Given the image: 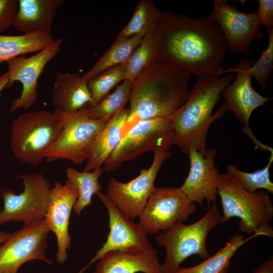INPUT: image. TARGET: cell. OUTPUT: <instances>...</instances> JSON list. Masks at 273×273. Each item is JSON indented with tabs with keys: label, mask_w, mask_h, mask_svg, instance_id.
Here are the masks:
<instances>
[{
	"label": "cell",
	"mask_w": 273,
	"mask_h": 273,
	"mask_svg": "<svg viewBox=\"0 0 273 273\" xmlns=\"http://www.w3.org/2000/svg\"><path fill=\"white\" fill-rule=\"evenodd\" d=\"M154 37L162 61L198 78L221 75L228 45L221 29L208 16L194 18L161 12Z\"/></svg>",
	"instance_id": "6da1fadb"
},
{
	"label": "cell",
	"mask_w": 273,
	"mask_h": 273,
	"mask_svg": "<svg viewBox=\"0 0 273 273\" xmlns=\"http://www.w3.org/2000/svg\"><path fill=\"white\" fill-rule=\"evenodd\" d=\"M191 74L156 58L132 83L122 137L140 120L171 117L188 97Z\"/></svg>",
	"instance_id": "7a4b0ae2"
},
{
	"label": "cell",
	"mask_w": 273,
	"mask_h": 273,
	"mask_svg": "<svg viewBox=\"0 0 273 273\" xmlns=\"http://www.w3.org/2000/svg\"><path fill=\"white\" fill-rule=\"evenodd\" d=\"M230 73L198 78L183 106L171 116L173 145L188 154L191 149L205 154L206 136L211 124L226 112L222 104L215 114L214 108L221 99L223 89L233 80Z\"/></svg>",
	"instance_id": "3957f363"
},
{
	"label": "cell",
	"mask_w": 273,
	"mask_h": 273,
	"mask_svg": "<svg viewBox=\"0 0 273 273\" xmlns=\"http://www.w3.org/2000/svg\"><path fill=\"white\" fill-rule=\"evenodd\" d=\"M217 194L222 210L220 223L238 217L240 219L238 227L241 232L273 237V228L270 224L273 217V204L267 192H247L236 176L228 172L220 175Z\"/></svg>",
	"instance_id": "277c9868"
},
{
	"label": "cell",
	"mask_w": 273,
	"mask_h": 273,
	"mask_svg": "<svg viewBox=\"0 0 273 273\" xmlns=\"http://www.w3.org/2000/svg\"><path fill=\"white\" fill-rule=\"evenodd\" d=\"M62 129L54 111L39 110L20 114L11 125L10 143L14 156L26 165L38 166Z\"/></svg>",
	"instance_id": "5b68a950"
},
{
	"label": "cell",
	"mask_w": 273,
	"mask_h": 273,
	"mask_svg": "<svg viewBox=\"0 0 273 273\" xmlns=\"http://www.w3.org/2000/svg\"><path fill=\"white\" fill-rule=\"evenodd\" d=\"M220 216L217 204L212 202L205 215L196 222L190 224L177 222L157 234L155 240L166 251L161 265L162 273H176L182 262L192 255H198L204 259L209 257L207 237L220 223Z\"/></svg>",
	"instance_id": "8992f818"
},
{
	"label": "cell",
	"mask_w": 273,
	"mask_h": 273,
	"mask_svg": "<svg viewBox=\"0 0 273 273\" xmlns=\"http://www.w3.org/2000/svg\"><path fill=\"white\" fill-rule=\"evenodd\" d=\"M88 107L72 113L54 110L62 124L63 129L46 153L48 162L66 159L78 165L86 161L93 141L109 121L90 118Z\"/></svg>",
	"instance_id": "52a82bcc"
},
{
	"label": "cell",
	"mask_w": 273,
	"mask_h": 273,
	"mask_svg": "<svg viewBox=\"0 0 273 273\" xmlns=\"http://www.w3.org/2000/svg\"><path fill=\"white\" fill-rule=\"evenodd\" d=\"M23 182V191L16 194L11 189H0L3 207L0 210V225L9 221L24 223L44 218L49 208L51 187L40 172L22 174L17 177Z\"/></svg>",
	"instance_id": "ba28073f"
},
{
	"label": "cell",
	"mask_w": 273,
	"mask_h": 273,
	"mask_svg": "<svg viewBox=\"0 0 273 273\" xmlns=\"http://www.w3.org/2000/svg\"><path fill=\"white\" fill-rule=\"evenodd\" d=\"M171 117L138 121L125 133L116 148L103 164V169L111 172L123 163L135 159L144 153L154 152L168 143L173 145Z\"/></svg>",
	"instance_id": "9c48e42d"
},
{
	"label": "cell",
	"mask_w": 273,
	"mask_h": 273,
	"mask_svg": "<svg viewBox=\"0 0 273 273\" xmlns=\"http://www.w3.org/2000/svg\"><path fill=\"white\" fill-rule=\"evenodd\" d=\"M168 143L154 151L153 161L148 169L143 168L140 174L127 183L114 177L108 182L107 196L125 215L131 220L140 216L155 187L154 183L163 163L170 156Z\"/></svg>",
	"instance_id": "30bf717a"
},
{
	"label": "cell",
	"mask_w": 273,
	"mask_h": 273,
	"mask_svg": "<svg viewBox=\"0 0 273 273\" xmlns=\"http://www.w3.org/2000/svg\"><path fill=\"white\" fill-rule=\"evenodd\" d=\"M196 209V204L179 188L155 187L138 223L147 235H157L177 222L187 221Z\"/></svg>",
	"instance_id": "8fae6325"
},
{
	"label": "cell",
	"mask_w": 273,
	"mask_h": 273,
	"mask_svg": "<svg viewBox=\"0 0 273 273\" xmlns=\"http://www.w3.org/2000/svg\"><path fill=\"white\" fill-rule=\"evenodd\" d=\"M50 232L43 219L25 223L10 233L0 245V273H17L23 264L33 260L52 265L45 253Z\"/></svg>",
	"instance_id": "7c38bea8"
},
{
	"label": "cell",
	"mask_w": 273,
	"mask_h": 273,
	"mask_svg": "<svg viewBox=\"0 0 273 273\" xmlns=\"http://www.w3.org/2000/svg\"><path fill=\"white\" fill-rule=\"evenodd\" d=\"M208 16L221 29L228 49L233 55L248 56L251 43L263 36L256 11L251 13L242 12L225 0H214L213 10Z\"/></svg>",
	"instance_id": "4fadbf2b"
},
{
	"label": "cell",
	"mask_w": 273,
	"mask_h": 273,
	"mask_svg": "<svg viewBox=\"0 0 273 273\" xmlns=\"http://www.w3.org/2000/svg\"><path fill=\"white\" fill-rule=\"evenodd\" d=\"M62 42V38H57L33 56L26 57L23 55L8 62L9 82L7 87L17 81L22 86L20 96L12 102L11 112L19 109L27 110L35 104L38 97V78L46 65L59 52Z\"/></svg>",
	"instance_id": "5bb4252c"
},
{
	"label": "cell",
	"mask_w": 273,
	"mask_h": 273,
	"mask_svg": "<svg viewBox=\"0 0 273 273\" xmlns=\"http://www.w3.org/2000/svg\"><path fill=\"white\" fill-rule=\"evenodd\" d=\"M97 195L108 212L109 233L106 241L97 251L96 255L78 273H83L93 263L109 252H137L153 248L147 235L139 223H135L125 215L106 194L100 192Z\"/></svg>",
	"instance_id": "9a60e30c"
},
{
	"label": "cell",
	"mask_w": 273,
	"mask_h": 273,
	"mask_svg": "<svg viewBox=\"0 0 273 273\" xmlns=\"http://www.w3.org/2000/svg\"><path fill=\"white\" fill-rule=\"evenodd\" d=\"M255 61L254 59L241 58L235 67L223 70L221 74L236 72L234 82L228 85L221 95L225 100L226 111L232 112L237 119L250 130L249 120L253 111L272 99L261 96L253 87L251 76L248 69Z\"/></svg>",
	"instance_id": "2e32d148"
},
{
	"label": "cell",
	"mask_w": 273,
	"mask_h": 273,
	"mask_svg": "<svg viewBox=\"0 0 273 273\" xmlns=\"http://www.w3.org/2000/svg\"><path fill=\"white\" fill-rule=\"evenodd\" d=\"M190 168L189 174L180 190L193 202L203 206L215 202L220 174L215 166V149H207L203 154L191 149L188 153Z\"/></svg>",
	"instance_id": "e0dca14e"
},
{
	"label": "cell",
	"mask_w": 273,
	"mask_h": 273,
	"mask_svg": "<svg viewBox=\"0 0 273 273\" xmlns=\"http://www.w3.org/2000/svg\"><path fill=\"white\" fill-rule=\"evenodd\" d=\"M78 196L77 189L66 180L63 185L56 181L51 189L50 202L44 219L49 231L56 235V261L60 264L67 260V251L71 245L69 219Z\"/></svg>",
	"instance_id": "ac0fdd59"
},
{
	"label": "cell",
	"mask_w": 273,
	"mask_h": 273,
	"mask_svg": "<svg viewBox=\"0 0 273 273\" xmlns=\"http://www.w3.org/2000/svg\"><path fill=\"white\" fill-rule=\"evenodd\" d=\"M12 26L23 34L42 33L51 35L52 24L64 0H18Z\"/></svg>",
	"instance_id": "d6986e66"
},
{
	"label": "cell",
	"mask_w": 273,
	"mask_h": 273,
	"mask_svg": "<svg viewBox=\"0 0 273 273\" xmlns=\"http://www.w3.org/2000/svg\"><path fill=\"white\" fill-rule=\"evenodd\" d=\"M157 250L110 251L100 259L94 273H162Z\"/></svg>",
	"instance_id": "ffe728a7"
},
{
	"label": "cell",
	"mask_w": 273,
	"mask_h": 273,
	"mask_svg": "<svg viewBox=\"0 0 273 273\" xmlns=\"http://www.w3.org/2000/svg\"><path fill=\"white\" fill-rule=\"evenodd\" d=\"M51 101L55 110L64 113L90 106L92 97L87 82L77 73H57Z\"/></svg>",
	"instance_id": "44dd1931"
},
{
	"label": "cell",
	"mask_w": 273,
	"mask_h": 273,
	"mask_svg": "<svg viewBox=\"0 0 273 273\" xmlns=\"http://www.w3.org/2000/svg\"><path fill=\"white\" fill-rule=\"evenodd\" d=\"M128 114V109L121 110L98 133L90 147L83 171H90L101 167L109 158L121 140Z\"/></svg>",
	"instance_id": "7402d4cb"
},
{
	"label": "cell",
	"mask_w": 273,
	"mask_h": 273,
	"mask_svg": "<svg viewBox=\"0 0 273 273\" xmlns=\"http://www.w3.org/2000/svg\"><path fill=\"white\" fill-rule=\"evenodd\" d=\"M54 40L52 35L39 32L20 35L0 34V64L27 53H37Z\"/></svg>",
	"instance_id": "603a6c76"
},
{
	"label": "cell",
	"mask_w": 273,
	"mask_h": 273,
	"mask_svg": "<svg viewBox=\"0 0 273 273\" xmlns=\"http://www.w3.org/2000/svg\"><path fill=\"white\" fill-rule=\"evenodd\" d=\"M143 37L135 35L127 38L117 37L94 65L82 76V79L87 82L100 73L126 63Z\"/></svg>",
	"instance_id": "cb8c5ba5"
},
{
	"label": "cell",
	"mask_w": 273,
	"mask_h": 273,
	"mask_svg": "<svg viewBox=\"0 0 273 273\" xmlns=\"http://www.w3.org/2000/svg\"><path fill=\"white\" fill-rule=\"evenodd\" d=\"M258 236L253 234L248 238L236 234L225 246L215 254L204 259L201 263L189 267H180L176 273H227L231 265V260L238 250L252 238Z\"/></svg>",
	"instance_id": "d4e9b609"
},
{
	"label": "cell",
	"mask_w": 273,
	"mask_h": 273,
	"mask_svg": "<svg viewBox=\"0 0 273 273\" xmlns=\"http://www.w3.org/2000/svg\"><path fill=\"white\" fill-rule=\"evenodd\" d=\"M102 167L90 171H78L73 167L66 170V180L77 190L78 196L73 206L75 214L79 216L86 207L92 204L94 194L101 192L102 187L99 179L103 172Z\"/></svg>",
	"instance_id": "484cf974"
},
{
	"label": "cell",
	"mask_w": 273,
	"mask_h": 273,
	"mask_svg": "<svg viewBox=\"0 0 273 273\" xmlns=\"http://www.w3.org/2000/svg\"><path fill=\"white\" fill-rule=\"evenodd\" d=\"M160 13L161 11L151 0L139 1L130 20L120 30L117 37L144 36L155 28Z\"/></svg>",
	"instance_id": "4316f807"
},
{
	"label": "cell",
	"mask_w": 273,
	"mask_h": 273,
	"mask_svg": "<svg viewBox=\"0 0 273 273\" xmlns=\"http://www.w3.org/2000/svg\"><path fill=\"white\" fill-rule=\"evenodd\" d=\"M132 83L126 79L111 94L106 95L94 106L88 107V116L93 119L110 120L123 109L129 100Z\"/></svg>",
	"instance_id": "83f0119b"
},
{
	"label": "cell",
	"mask_w": 273,
	"mask_h": 273,
	"mask_svg": "<svg viewBox=\"0 0 273 273\" xmlns=\"http://www.w3.org/2000/svg\"><path fill=\"white\" fill-rule=\"evenodd\" d=\"M155 29L147 33L126 62L125 79L132 83L156 59Z\"/></svg>",
	"instance_id": "f1b7e54d"
},
{
	"label": "cell",
	"mask_w": 273,
	"mask_h": 273,
	"mask_svg": "<svg viewBox=\"0 0 273 273\" xmlns=\"http://www.w3.org/2000/svg\"><path fill=\"white\" fill-rule=\"evenodd\" d=\"M126 71V63L110 68L89 80L87 84L92 97L90 107L97 104L116 84L125 80Z\"/></svg>",
	"instance_id": "f546056e"
},
{
	"label": "cell",
	"mask_w": 273,
	"mask_h": 273,
	"mask_svg": "<svg viewBox=\"0 0 273 273\" xmlns=\"http://www.w3.org/2000/svg\"><path fill=\"white\" fill-rule=\"evenodd\" d=\"M273 161V153H271L268 163L262 169L253 172H246L239 169L236 166H228V172L238 179L242 187L249 193H254L259 189H265L273 193V184L269 178V168Z\"/></svg>",
	"instance_id": "4dcf8cb0"
},
{
	"label": "cell",
	"mask_w": 273,
	"mask_h": 273,
	"mask_svg": "<svg viewBox=\"0 0 273 273\" xmlns=\"http://www.w3.org/2000/svg\"><path fill=\"white\" fill-rule=\"evenodd\" d=\"M266 32L268 35L267 47L261 52L259 59L248 69L251 77L255 78L265 90L268 89V80L273 69V28Z\"/></svg>",
	"instance_id": "1f68e13d"
},
{
	"label": "cell",
	"mask_w": 273,
	"mask_h": 273,
	"mask_svg": "<svg viewBox=\"0 0 273 273\" xmlns=\"http://www.w3.org/2000/svg\"><path fill=\"white\" fill-rule=\"evenodd\" d=\"M18 6V0H0V33L12 26Z\"/></svg>",
	"instance_id": "d6a6232c"
},
{
	"label": "cell",
	"mask_w": 273,
	"mask_h": 273,
	"mask_svg": "<svg viewBox=\"0 0 273 273\" xmlns=\"http://www.w3.org/2000/svg\"><path fill=\"white\" fill-rule=\"evenodd\" d=\"M256 10L261 25H264L266 31L273 28V1L259 0Z\"/></svg>",
	"instance_id": "836d02e7"
},
{
	"label": "cell",
	"mask_w": 273,
	"mask_h": 273,
	"mask_svg": "<svg viewBox=\"0 0 273 273\" xmlns=\"http://www.w3.org/2000/svg\"><path fill=\"white\" fill-rule=\"evenodd\" d=\"M252 273H273L272 256L263 261Z\"/></svg>",
	"instance_id": "e575fe53"
},
{
	"label": "cell",
	"mask_w": 273,
	"mask_h": 273,
	"mask_svg": "<svg viewBox=\"0 0 273 273\" xmlns=\"http://www.w3.org/2000/svg\"><path fill=\"white\" fill-rule=\"evenodd\" d=\"M9 82V79L8 71L0 75V94L4 88L7 87ZM1 153V150L0 149V155Z\"/></svg>",
	"instance_id": "d590c367"
},
{
	"label": "cell",
	"mask_w": 273,
	"mask_h": 273,
	"mask_svg": "<svg viewBox=\"0 0 273 273\" xmlns=\"http://www.w3.org/2000/svg\"><path fill=\"white\" fill-rule=\"evenodd\" d=\"M10 235V233L4 230H0V245L7 240Z\"/></svg>",
	"instance_id": "8d00e7d4"
},
{
	"label": "cell",
	"mask_w": 273,
	"mask_h": 273,
	"mask_svg": "<svg viewBox=\"0 0 273 273\" xmlns=\"http://www.w3.org/2000/svg\"><path fill=\"white\" fill-rule=\"evenodd\" d=\"M0 210H1V207H0Z\"/></svg>",
	"instance_id": "74e56055"
}]
</instances>
